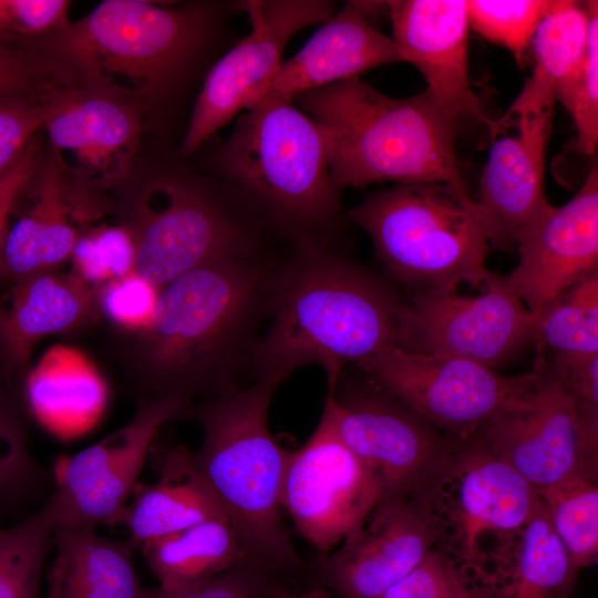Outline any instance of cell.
<instances>
[{"instance_id":"10","label":"cell","mask_w":598,"mask_h":598,"mask_svg":"<svg viewBox=\"0 0 598 598\" xmlns=\"http://www.w3.org/2000/svg\"><path fill=\"white\" fill-rule=\"evenodd\" d=\"M535 317L508 276L486 268L402 300L394 346L496 369L533 342Z\"/></svg>"},{"instance_id":"12","label":"cell","mask_w":598,"mask_h":598,"mask_svg":"<svg viewBox=\"0 0 598 598\" xmlns=\"http://www.w3.org/2000/svg\"><path fill=\"white\" fill-rule=\"evenodd\" d=\"M323 406L349 450L379 481L383 496L423 497L460 447L398 399L372 383L327 385Z\"/></svg>"},{"instance_id":"9","label":"cell","mask_w":598,"mask_h":598,"mask_svg":"<svg viewBox=\"0 0 598 598\" xmlns=\"http://www.w3.org/2000/svg\"><path fill=\"white\" fill-rule=\"evenodd\" d=\"M134 271L158 288L204 264L265 254L264 225L239 195L163 176L126 206Z\"/></svg>"},{"instance_id":"14","label":"cell","mask_w":598,"mask_h":598,"mask_svg":"<svg viewBox=\"0 0 598 598\" xmlns=\"http://www.w3.org/2000/svg\"><path fill=\"white\" fill-rule=\"evenodd\" d=\"M192 404L181 396L143 398L125 425L68 457L40 509L53 530L118 524L159 430Z\"/></svg>"},{"instance_id":"15","label":"cell","mask_w":598,"mask_h":598,"mask_svg":"<svg viewBox=\"0 0 598 598\" xmlns=\"http://www.w3.org/2000/svg\"><path fill=\"white\" fill-rule=\"evenodd\" d=\"M382 497L379 481L340 439L323 406L313 432L286 463L281 506L298 534L326 555L364 524Z\"/></svg>"},{"instance_id":"21","label":"cell","mask_w":598,"mask_h":598,"mask_svg":"<svg viewBox=\"0 0 598 598\" xmlns=\"http://www.w3.org/2000/svg\"><path fill=\"white\" fill-rule=\"evenodd\" d=\"M56 153L69 159L86 183L112 187L133 164L141 134L137 109L104 87L68 91L51 97L44 124Z\"/></svg>"},{"instance_id":"20","label":"cell","mask_w":598,"mask_h":598,"mask_svg":"<svg viewBox=\"0 0 598 598\" xmlns=\"http://www.w3.org/2000/svg\"><path fill=\"white\" fill-rule=\"evenodd\" d=\"M518 264L508 279L536 316L575 282L598 271V169L592 163L577 194L517 240Z\"/></svg>"},{"instance_id":"8","label":"cell","mask_w":598,"mask_h":598,"mask_svg":"<svg viewBox=\"0 0 598 598\" xmlns=\"http://www.w3.org/2000/svg\"><path fill=\"white\" fill-rule=\"evenodd\" d=\"M215 13L209 3L164 7L106 0L70 22L58 38L59 47L104 86L122 82L145 95H157L192 65L213 31Z\"/></svg>"},{"instance_id":"29","label":"cell","mask_w":598,"mask_h":598,"mask_svg":"<svg viewBox=\"0 0 598 598\" xmlns=\"http://www.w3.org/2000/svg\"><path fill=\"white\" fill-rule=\"evenodd\" d=\"M578 573L539 499L519 536L505 598H569Z\"/></svg>"},{"instance_id":"19","label":"cell","mask_w":598,"mask_h":598,"mask_svg":"<svg viewBox=\"0 0 598 598\" xmlns=\"http://www.w3.org/2000/svg\"><path fill=\"white\" fill-rule=\"evenodd\" d=\"M393 41L423 75L424 93L456 124L488 117L468 73L467 0L388 1Z\"/></svg>"},{"instance_id":"31","label":"cell","mask_w":598,"mask_h":598,"mask_svg":"<svg viewBox=\"0 0 598 598\" xmlns=\"http://www.w3.org/2000/svg\"><path fill=\"white\" fill-rule=\"evenodd\" d=\"M534 317L536 347L559 354H598V271L575 282Z\"/></svg>"},{"instance_id":"26","label":"cell","mask_w":598,"mask_h":598,"mask_svg":"<svg viewBox=\"0 0 598 598\" xmlns=\"http://www.w3.org/2000/svg\"><path fill=\"white\" fill-rule=\"evenodd\" d=\"M106 400V385L80 350L55 344L24 375L27 410L47 427L72 434L91 426Z\"/></svg>"},{"instance_id":"27","label":"cell","mask_w":598,"mask_h":598,"mask_svg":"<svg viewBox=\"0 0 598 598\" xmlns=\"http://www.w3.org/2000/svg\"><path fill=\"white\" fill-rule=\"evenodd\" d=\"M61 598H147L135 570L138 548L127 538L102 537L94 529L53 530Z\"/></svg>"},{"instance_id":"18","label":"cell","mask_w":598,"mask_h":598,"mask_svg":"<svg viewBox=\"0 0 598 598\" xmlns=\"http://www.w3.org/2000/svg\"><path fill=\"white\" fill-rule=\"evenodd\" d=\"M339 548L320 555V577L337 598H379L433 547L423 505L385 495Z\"/></svg>"},{"instance_id":"41","label":"cell","mask_w":598,"mask_h":598,"mask_svg":"<svg viewBox=\"0 0 598 598\" xmlns=\"http://www.w3.org/2000/svg\"><path fill=\"white\" fill-rule=\"evenodd\" d=\"M270 575L245 561L241 565L198 585L164 590L150 588L147 598H274L276 585Z\"/></svg>"},{"instance_id":"28","label":"cell","mask_w":598,"mask_h":598,"mask_svg":"<svg viewBox=\"0 0 598 598\" xmlns=\"http://www.w3.org/2000/svg\"><path fill=\"white\" fill-rule=\"evenodd\" d=\"M164 590L188 588L247 561L226 518H210L150 540L140 549Z\"/></svg>"},{"instance_id":"47","label":"cell","mask_w":598,"mask_h":598,"mask_svg":"<svg viewBox=\"0 0 598 598\" xmlns=\"http://www.w3.org/2000/svg\"><path fill=\"white\" fill-rule=\"evenodd\" d=\"M47 598H61L59 587V575L56 568L52 565L49 577V589Z\"/></svg>"},{"instance_id":"11","label":"cell","mask_w":598,"mask_h":598,"mask_svg":"<svg viewBox=\"0 0 598 598\" xmlns=\"http://www.w3.org/2000/svg\"><path fill=\"white\" fill-rule=\"evenodd\" d=\"M545 364L540 347L530 371L508 377L477 362L390 346L357 367L439 431L464 441L497 414L525 402Z\"/></svg>"},{"instance_id":"23","label":"cell","mask_w":598,"mask_h":598,"mask_svg":"<svg viewBox=\"0 0 598 598\" xmlns=\"http://www.w3.org/2000/svg\"><path fill=\"white\" fill-rule=\"evenodd\" d=\"M97 316L95 288L72 271L45 270L10 283L0 297L2 369L25 375L39 341L81 329Z\"/></svg>"},{"instance_id":"44","label":"cell","mask_w":598,"mask_h":598,"mask_svg":"<svg viewBox=\"0 0 598 598\" xmlns=\"http://www.w3.org/2000/svg\"><path fill=\"white\" fill-rule=\"evenodd\" d=\"M35 172L34 152L28 147L22 156L0 175V248L14 205Z\"/></svg>"},{"instance_id":"42","label":"cell","mask_w":598,"mask_h":598,"mask_svg":"<svg viewBox=\"0 0 598 598\" xmlns=\"http://www.w3.org/2000/svg\"><path fill=\"white\" fill-rule=\"evenodd\" d=\"M50 115L51 97L47 102L0 101V175L22 156L33 134L44 127Z\"/></svg>"},{"instance_id":"46","label":"cell","mask_w":598,"mask_h":598,"mask_svg":"<svg viewBox=\"0 0 598 598\" xmlns=\"http://www.w3.org/2000/svg\"><path fill=\"white\" fill-rule=\"evenodd\" d=\"M274 598H333L326 589L313 588L305 592H291L287 588L276 585Z\"/></svg>"},{"instance_id":"13","label":"cell","mask_w":598,"mask_h":598,"mask_svg":"<svg viewBox=\"0 0 598 598\" xmlns=\"http://www.w3.org/2000/svg\"><path fill=\"white\" fill-rule=\"evenodd\" d=\"M555 102L553 84L534 70L507 112L487 128L491 145L476 202L494 248L515 246L554 207L544 182Z\"/></svg>"},{"instance_id":"40","label":"cell","mask_w":598,"mask_h":598,"mask_svg":"<svg viewBox=\"0 0 598 598\" xmlns=\"http://www.w3.org/2000/svg\"><path fill=\"white\" fill-rule=\"evenodd\" d=\"M379 598H475L445 557L432 547L419 564Z\"/></svg>"},{"instance_id":"6","label":"cell","mask_w":598,"mask_h":598,"mask_svg":"<svg viewBox=\"0 0 598 598\" xmlns=\"http://www.w3.org/2000/svg\"><path fill=\"white\" fill-rule=\"evenodd\" d=\"M539 493L511 465L462 441L423 505L437 549L475 598H504Z\"/></svg>"},{"instance_id":"5","label":"cell","mask_w":598,"mask_h":598,"mask_svg":"<svg viewBox=\"0 0 598 598\" xmlns=\"http://www.w3.org/2000/svg\"><path fill=\"white\" fill-rule=\"evenodd\" d=\"M279 386L258 380L237 384L192 405L202 430L195 463L219 503L246 560L268 575L300 568V558L281 519V488L288 451L268 425Z\"/></svg>"},{"instance_id":"7","label":"cell","mask_w":598,"mask_h":598,"mask_svg":"<svg viewBox=\"0 0 598 598\" xmlns=\"http://www.w3.org/2000/svg\"><path fill=\"white\" fill-rule=\"evenodd\" d=\"M347 218L371 238L375 256L415 291L442 287L485 268L486 217L466 189L446 183L394 185L368 195Z\"/></svg>"},{"instance_id":"36","label":"cell","mask_w":598,"mask_h":598,"mask_svg":"<svg viewBox=\"0 0 598 598\" xmlns=\"http://www.w3.org/2000/svg\"><path fill=\"white\" fill-rule=\"evenodd\" d=\"M70 260L72 272L87 285L97 287L134 270L132 236L122 225L83 231Z\"/></svg>"},{"instance_id":"3","label":"cell","mask_w":598,"mask_h":598,"mask_svg":"<svg viewBox=\"0 0 598 598\" xmlns=\"http://www.w3.org/2000/svg\"><path fill=\"white\" fill-rule=\"evenodd\" d=\"M293 102L323 131L339 190L385 182L466 189L454 145L458 124L424 92L396 99L354 78L301 93Z\"/></svg>"},{"instance_id":"16","label":"cell","mask_w":598,"mask_h":598,"mask_svg":"<svg viewBox=\"0 0 598 598\" xmlns=\"http://www.w3.org/2000/svg\"><path fill=\"white\" fill-rule=\"evenodd\" d=\"M250 32L209 70L196 99L181 152L194 153L243 110L250 107L282 63L288 41L336 13L328 0H244Z\"/></svg>"},{"instance_id":"24","label":"cell","mask_w":598,"mask_h":598,"mask_svg":"<svg viewBox=\"0 0 598 598\" xmlns=\"http://www.w3.org/2000/svg\"><path fill=\"white\" fill-rule=\"evenodd\" d=\"M33 179L30 203L8 223L0 248V279L9 285L32 274L55 270L70 260L91 217L89 202L73 193L55 167Z\"/></svg>"},{"instance_id":"1","label":"cell","mask_w":598,"mask_h":598,"mask_svg":"<svg viewBox=\"0 0 598 598\" xmlns=\"http://www.w3.org/2000/svg\"><path fill=\"white\" fill-rule=\"evenodd\" d=\"M280 261L265 254L204 264L162 287L127 351L143 398H212L236 385L267 319Z\"/></svg>"},{"instance_id":"32","label":"cell","mask_w":598,"mask_h":598,"mask_svg":"<svg viewBox=\"0 0 598 598\" xmlns=\"http://www.w3.org/2000/svg\"><path fill=\"white\" fill-rule=\"evenodd\" d=\"M539 493L551 528L579 571L598 557L597 482L576 477Z\"/></svg>"},{"instance_id":"43","label":"cell","mask_w":598,"mask_h":598,"mask_svg":"<svg viewBox=\"0 0 598 598\" xmlns=\"http://www.w3.org/2000/svg\"><path fill=\"white\" fill-rule=\"evenodd\" d=\"M70 2L65 0H0V35H43L63 32Z\"/></svg>"},{"instance_id":"45","label":"cell","mask_w":598,"mask_h":598,"mask_svg":"<svg viewBox=\"0 0 598 598\" xmlns=\"http://www.w3.org/2000/svg\"><path fill=\"white\" fill-rule=\"evenodd\" d=\"M30 75L20 58L7 50L0 51V96L22 92L29 84Z\"/></svg>"},{"instance_id":"37","label":"cell","mask_w":598,"mask_h":598,"mask_svg":"<svg viewBox=\"0 0 598 598\" xmlns=\"http://www.w3.org/2000/svg\"><path fill=\"white\" fill-rule=\"evenodd\" d=\"M586 3L590 14L587 54L575 83L560 103L575 124V151L589 156L598 142V2Z\"/></svg>"},{"instance_id":"39","label":"cell","mask_w":598,"mask_h":598,"mask_svg":"<svg viewBox=\"0 0 598 598\" xmlns=\"http://www.w3.org/2000/svg\"><path fill=\"white\" fill-rule=\"evenodd\" d=\"M547 369L570 396L585 436L598 446V354L554 353Z\"/></svg>"},{"instance_id":"34","label":"cell","mask_w":598,"mask_h":598,"mask_svg":"<svg viewBox=\"0 0 598 598\" xmlns=\"http://www.w3.org/2000/svg\"><path fill=\"white\" fill-rule=\"evenodd\" d=\"M25 403L0 381V506L31 495L47 472L28 444Z\"/></svg>"},{"instance_id":"25","label":"cell","mask_w":598,"mask_h":598,"mask_svg":"<svg viewBox=\"0 0 598 598\" xmlns=\"http://www.w3.org/2000/svg\"><path fill=\"white\" fill-rule=\"evenodd\" d=\"M157 478L140 484L118 524L138 549L153 539L210 518H226L200 474L193 451L182 445H163L151 451ZM227 519V518H226Z\"/></svg>"},{"instance_id":"22","label":"cell","mask_w":598,"mask_h":598,"mask_svg":"<svg viewBox=\"0 0 598 598\" xmlns=\"http://www.w3.org/2000/svg\"><path fill=\"white\" fill-rule=\"evenodd\" d=\"M367 12V2L347 1L280 64L255 103L267 97L293 100L301 93L360 78L373 68L406 62L393 39L369 23Z\"/></svg>"},{"instance_id":"4","label":"cell","mask_w":598,"mask_h":598,"mask_svg":"<svg viewBox=\"0 0 598 598\" xmlns=\"http://www.w3.org/2000/svg\"><path fill=\"white\" fill-rule=\"evenodd\" d=\"M217 163L220 176L265 228L293 246H332L342 207L327 138L292 99L267 97L247 109Z\"/></svg>"},{"instance_id":"2","label":"cell","mask_w":598,"mask_h":598,"mask_svg":"<svg viewBox=\"0 0 598 598\" xmlns=\"http://www.w3.org/2000/svg\"><path fill=\"white\" fill-rule=\"evenodd\" d=\"M401 301L385 280L332 246H295L278 266L269 323L248 368L256 381L280 384L313 364L331 384L348 365L394 346Z\"/></svg>"},{"instance_id":"17","label":"cell","mask_w":598,"mask_h":598,"mask_svg":"<svg viewBox=\"0 0 598 598\" xmlns=\"http://www.w3.org/2000/svg\"><path fill=\"white\" fill-rule=\"evenodd\" d=\"M466 440L506 462L538 492L576 477L597 482L598 447L585 436L573 401L548 372L547 360L525 402L497 414Z\"/></svg>"},{"instance_id":"35","label":"cell","mask_w":598,"mask_h":598,"mask_svg":"<svg viewBox=\"0 0 598 598\" xmlns=\"http://www.w3.org/2000/svg\"><path fill=\"white\" fill-rule=\"evenodd\" d=\"M550 3L543 0H467L470 28L508 49L520 63Z\"/></svg>"},{"instance_id":"48","label":"cell","mask_w":598,"mask_h":598,"mask_svg":"<svg viewBox=\"0 0 598 598\" xmlns=\"http://www.w3.org/2000/svg\"><path fill=\"white\" fill-rule=\"evenodd\" d=\"M6 40H7L6 38H3V37L0 35V51L6 50V49L2 48V43H3Z\"/></svg>"},{"instance_id":"30","label":"cell","mask_w":598,"mask_h":598,"mask_svg":"<svg viewBox=\"0 0 598 598\" xmlns=\"http://www.w3.org/2000/svg\"><path fill=\"white\" fill-rule=\"evenodd\" d=\"M590 30L587 3L569 0L551 1L540 19L530 44L534 70L554 86L555 99L564 100L575 83L585 61Z\"/></svg>"},{"instance_id":"33","label":"cell","mask_w":598,"mask_h":598,"mask_svg":"<svg viewBox=\"0 0 598 598\" xmlns=\"http://www.w3.org/2000/svg\"><path fill=\"white\" fill-rule=\"evenodd\" d=\"M52 544L53 528L41 511L0 528V598H39Z\"/></svg>"},{"instance_id":"38","label":"cell","mask_w":598,"mask_h":598,"mask_svg":"<svg viewBox=\"0 0 598 598\" xmlns=\"http://www.w3.org/2000/svg\"><path fill=\"white\" fill-rule=\"evenodd\" d=\"M94 288L100 315L132 333L151 323L162 289L134 270Z\"/></svg>"}]
</instances>
